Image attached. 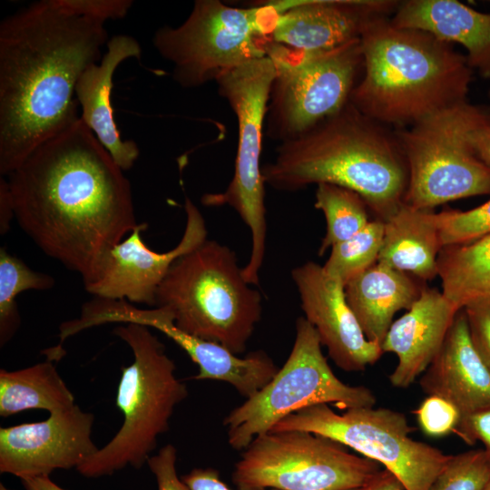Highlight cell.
<instances>
[{"label":"cell","instance_id":"cell-1","mask_svg":"<svg viewBox=\"0 0 490 490\" xmlns=\"http://www.w3.org/2000/svg\"><path fill=\"white\" fill-rule=\"evenodd\" d=\"M7 181L20 228L83 285L139 224L128 179L81 118L37 146Z\"/></svg>","mask_w":490,"mask_h":490},{"label":"cell","instance_id":"cell-2","mask_svg":"<svg viewBox=\"0 0 490 490\" xmlns=\"http://www.w3.org/2000/svg\"><path fill=\"white\" fill-rule=\"evenodd\" d=\"M104 23L56 0L34 2L0 24V173L10 175L40 144L80 118L84 70L102 58Z\"/></svg>","mask_w":490,"mask_h":490},{"label":"cell","instance_id":"cell-3","mask_svg":"<svg viewBox=\"0 0 490 490\" xmlns=\"http://www.w3.org/2000/svg\"><path fill=\"white\" fill-rule=\"evenodd\" d=\"M384 127L348 103L306 133L280 142L262 166L265 184L283 191L320 183L347 188L385 220L404 201L408 170L396 134Z\"/></svg>","mask_w":490,"mask_h":490},{"label":"cell","instance_id":"cell-4","mask_svg":"<svg viewBox=\"0 0 490 490\" xmlns=\"http://www.w3.org/2000/svg\"><path fill=\"white\" fill-rule=\"evenodd\" d=\"M359 39L364 73L349 103L367 117L403 127L466 102L473 69L453 44L388 16L371 19Z\"/></svg>","mask_w":490,"mask_h":490},{"label":"cell","instance_id":"cell-5","mask_svg":"<svg viewBox=\"0 0 490 490\" xmlns=\"http://www.w3.org/2000/svg\"><path fill=\"white\" fill-rule=\"evenodd\" d=\"M250 286L235 252L206 240L173 262L155 307L166 309L181 330L239 356L261 318V295Z\"/></svg>","mask_w":490,"mask_h":490},{"label":"cell","instance_id":"cell-6","mask_svg":"<svg viewBox=\"0 0 490 490\" xmlns=\"http://www.w3.org/2000/svg\"><path fill=\"white\" fill-rule=\"evenodd\" d=\"M113 332L133 354L132 363L122 368L116 396L124 418L113 439L76 468L89 478L110 475L128 466L141 468L158 436L169 429L175 407L188 395L164 345L148 327L122 323Z\"/></svg>","mask_w":490,"mask_h":490},{"label":"cell","instance_id":"cell-7","mask_svg":"<svg viewBox=\"0 0 490 490\" xmlns=\"http://www.w3.org/2000/svg\"><path fill=\"white\" fill-rule=\"evenodd\" d=\"M280 0L233 6L219 0H196L186 20L162 25L152 37L159 54L173 65L172 78L193 88L256 58L283 10Z\"/></svg>","mask_w":490,"mask_h":490},{"label":"cell","instance_id":"cell-8","mask_svg":"<svg viewBox=\"0 0 490 490\" xmlns=\"http://www.w3.org/2000/svg\"><path fill=\"white\" fill-rule=\"evenodd\" d=\"M490 118L464 102L440 110L396 132L408 182L404 203L419 210L490 194V167L475 154L468 133Z\"/></svg>","mask_w":490,"mask_h":490},{"label":"cell","instance_id":"cell-9","mask_svg":"<svg viewBox=\"0 0 490 490\" xmlns=\"http://www.w3.org/2000/svg\"><path fill=\"white\" fill-rule=\"evenodd\" d=\"M321 346L315 328L299 318L285 364L264 387L223 419L233 449L244 450L286 416L314 405L331 404L341 410L375 406L377 397L368 387L348 385L334 374Z\"/></svg>","mask_w":490,"mask_h":490},{"label":"cell","instance_id":"cell-10","mask_svg":"<svg viewBox=\"0 0 490 490\" xmlns=\"http://www.w3.org/2000/svg\"><path fill=\"white\" fill-rule=\"evenodd\" d=\"M274 75V65L265 55L232 69L215 81L220 95L236 116L238 146L234 173L228 187L221 192L206 193L201 198L205 206H230L250 229L251 251L242 271L250 285L260 282L266 249V184L260 157Z\"/></svg>","mask_w":490,"mask_h":490},{"label":"cell","instance_id":"cell-11","mask_svg":"<svg viewBox=\"0 0 490 490\" xmlns=\"http://www.w3.org/2000/svg\"><path fill=\"white\" fill-rule=\"evenodd\" d=\"M265 54L275 68L265 134L279 142L306 133L341 111L363 68L360 39L318 52L268 40Z\"/></svg>","mask_w":490,"mask_h":490},{"label":"cell","instance_id":"cell-12","mask_svg":"<svg viewBox=\"0 0 490 490\" xmlns=\"http://www.w3.org/2000/svg\"><path fill=\"white\" fill-rule=\"evenodd\" d=\"M381 469L335 440L286 430L256 436L231 476L238 490H347L365 484Z\"/></svg>","mask_w":490,"mask_h":490},{"label":"cell","instance_id":"cell-13","mask_svg":"<svg viewBox=\"0 0 490 490\" xmlns=\"http://www.w3.org/2000/svg\"><path fill=\"white\" fill-rule=\"evenodd\" d=\"M301 430L335 440L391 472L405 490H428L453 455L409 436L414 428L398 411L374 407L336 413L328 404L299 410L270 431Z\"/></svg>","mask_w":490,"mask_h":490},{"label":"cell","instance_id":"cell-14","mask_svg":"<svg viewBox=\"0 0 490 490\" xmlns=\"http://www.w3.org/2000/svg\"><path fill=\"white\" fill-rule=\"evenodd\" d=\"M184 210L185 229L173 249L160 253L148 248L142 237L148 225L139 223L110 250L95 278L84 285V289L97 298L125 299L155 307L157 289L173 262L207 240L201 212L188 197Z\"/></svg>","mask_w":490,"mask_h":490},{"label":"cell","instance_id":"cell-15","mask_svg":"<svg viewBox=\"0 0 490 490\" xmlns=\"http://www.w3.org/2000/svg\"><path fill=\"white\" fill-rule=\"evenodd\" d=\"M93 424V414L74 404L44 421L1 427L0 472L22 479L77 468L98 450Z\"/></svg>","mask_w":490,"mask_h":490},{"label":"cell","instance_id":"cell-16","mask_svg":"<svg viewBox=\"0 0 490 490\" xmlns=\"http://www.w3.org/2000/svg\"><path fill=\"white\" fill-rule=\"evenodd\" d=\"M305 318L315 328L333 362L347 372L363 371L383 355L368 340L348 304L345 285L308 261L291 271Z\"/></svg>","mask_w":490,"mask_h":490},{"label":"cell","instance_id":"cell-17","mask_svg":"<svg viewBox=\"0 0 490 490\" xmlns=\"http://www.w3.org/2000/svg\"><path fill=\"white\" fill-rule=\"evenodd\" d=\"M110 317L114 323H137L161 331L198 365L199 373L193 379L226 382L246 398L264 387L279 369L262 350L240 358L220 344L181 330L175 326L172 314L164 308L142 309L122 299L113 303Z\"/></svg>","mask_w":490,"mask_h":490},{"label":"cell","instance_id":"cell-18","mask_svg":"<svg viewBox=\"0 0 490 490\" xmlns=\"http://www.w3.org/2000/svg\"><path fill=\"white\" fill-rule=\"evenodd\" d=\"M390 0H283L270 41L305 52L333 49L358 40L366 24L389 16Z\"/></svg>","mask_w":490,"mask_h":490},{"label":"cell","instance_id":"cell-19","mask_svg":"<svg viewBox=\"0 0 490 490\" xmlns=\"http://www.w3.org/2000/svg\"><path fill=\"white\" fill-rule=\"evenodd\" d=\"M459 310L442 291L424 287L413 306L391 324L381 348L397 357L388 376L393 387L407 388L426 371Z\"/></svg>","mask_w":490,"mask_h":490},{"label":"cell","instance_id":"cell-20","mask_svg":"<svg viewBox=\"0 0 490 490\" xmlns=\"http://www.w3.org/2000/svg\"><path fill=\"white\" fill-rule=\"evenodd\" d=\"M419 385L427 396L452 403L461 417L490 407V369L472 341L463 309Z\"/></svg>","mask_w":490,"mask_h":490},{"label":"cell","instance_id":"cell-21","mask_svg":"<svg viewBox=\"0 0 490 490\" xmlns=\"http://www.w3.org/2000/svg\"><path fill=\"white\" fill-rule=\"evenodd\" d=\"M106 47L101 60L88 66L79 77L75 97L81 107V120L114 162L122 171H128L138 159L140 151L134 141L122 139L113 116L111 94L117 67L129 58L140 60L142 48L136 39L127 34L113 36Z\"/></svg>","mask_w":490,"mask_h":490},{"label":"cell","instance_id":"cell-22","mask_svg":"<svg viewBox=\"0 0 490 490\" xmlns=\"http://www.w3.org/2000/svg\"><path fill=\"white\" fill-rule=\"evenodd\" d=\"M390 21L397 27L461 44L470 67L490 78V14L456 0H408L398 4Z\"/></svg>","mask_w":490,"mask_h":490},{"label":"cell","instance_id":"cell-23","mask_svg":"<svg viewBox=\"0 0 490 490\" xmlns=\"http://www.w3.org/2000/svg\"><path fill=\"white\" fill-rule=\"evenodd\" d=\"M422 289L407 273L378 261L345 286L348 304L364 335L380 346L395 314L408 310Z\"/></svg>","mask_w":490,"mask_h":490},{"label":"cell","instance_id":"cell-24","mask_svg":"<svg viewBox=\"0 0 490 490\" xmlns=\"http://www.w3.org/2000/svg\"><path fill=\"white\" fill-rule=\"evenodd\" d=\"M384 222L377 261L422 280L438 276V255L443 248L437 213L406 203Z\"/></svg>","mask_w":490,"mask_h":490},{"label":"cell","instance_id":"cell-25","mask_svg":"<svg viewBox=\"0 0 490 490\" xmlns=\"http://www.w3.org/2000/svg\"><path fill=\"white\" fill-rule=\"evenodd\" d=\"M54 358L23 369L0 370V416L27 409L49 413L74 405V397L58 374Z\"/></svg>","mask_w":490,"mask_h":490},{"label":"cell","instance_id":"cell-26","mask_svg":"<svg viewBox=\"0 0 490 490\" xmlns=\"http://www.w3.org/2000/svg\"><path fill=\"white\" fill-rule=\"evenodd\" d=\"M437 264L442 293L458 309L490 297V234L443 247Z\"/></svg>","mask_w":490,"mask_h":490},{"label":"cell","instance_id":"cell-27","mask_svg":"<svg viewBox=\"0 0 490 490\" xmlns=\"http://www.w3.org/2000/svg\"><path fill=\"white\" fill-rule=\"evenodd\" d=\"M316 209L321 211L327 222L318 254L342 242L365 228L370 221L367 204L357 192L330 183L317 185Z\"/></svg>","mask_w":490,"mask_h":490},{"label":"cell","instance_id":"cell-28","mask_svg":"<svg viewBox=\"0 0 490 490\" xmlns=\"http://www.w3.org/2000/svg\"><path fill=\"white\" fill-rule=\"evenodd\" d=\"M54 285L48 274L31 270L20 259L0 249V344L8 342L20 325L15 298L23 291L46 290Z\"/></svg>","mask_w":490,"mask_h":490},{"label":"cell","instance_id":"cell-29","mask_svg":"<svg viewBox=\"0 0 490 490\" xmlns=\"http://www.w3.org/2000/svg\"><path fill=\"white\" fill-rule=\"evenodd\" d=\"M384 236V222L370 220L360 231L334 245L322 266L331 277L345 286L353 278L377 262Z\"/></svg>","mask_w":490,"mask_h":490},{"label":"cell","instance_id":"cell-30","mask_svg":"<svg viewBox=\"0 0 490 490\" xmlns=\"http://www.w3.org/2000/svg\"><path fill=\"white\" fill-rule=\"evenodd\" d=\"M490 479V460L484 449L452 456L428 490H483Z\"/></svg>","mask_w":490,"mask_h":490},{"label":"cell","instance_id":"cell-31","mask_svg":"<svg viewBox=\"0 0 490 490\" xmlns=\"http://www.w3.org/2000/svg\"><path fill=\"white\" fill-rule=\"evenodd\" d=\"M443 247L463 244L490 234V199L468 210H446L437 213Z\"/></svg>","mask_w":490,"mask_h":490},{"label":"cell","instance_id":"cell-32","mask_svg":"<svg viewBox=\"0 0 490 490\" xmlns=\"http://www.w3.org/2000/svg\"><path fill=\"white\" fill-rule=\"evenodd\" d=\"M421 430L428 436L441 437L454 433L461 414L449 401L427 396L414 411Z\"/></svg>","mask_w":490,"mask_h":490},{"label":"cell","instance_id":"cell-33","mask_svg":"<svg viewBox=\"0 0 490 490\" xmlns=\"http://www.w3.org/2000/svg\"><path fill=\"white\" fill-rule=\"evenodd\" d=\"M463 309L472 341L490 369V297L473 301Z\"/></svg>","mask_w":490,"mask_h":490},{"label":"cell","instance_id":"cell-34","mask_svg":"<svg viewBox=\"0 0 490 490\" xmlns=\"http://www.w3.org/2000/svg\"><path fill=\"white\" fill-rule=\"evenodd\" d=\"M64 9L105 23L123 18L131 6L130 0H56Z\"/></svg>","mask_w":490,"mask_h":490},{"label":"cell","instance_id":"cell-35","mask_svg":"<svg viewBox=\"0 0 490 490\" xmlns=\"http://www.w3.org/2000/svg\"><path fill=\"white\" fill-rule=\"evenodd\" d=\"M176 460L177 451L172 444L162 447L157 455L147 460V465L155 476L158 490H191L177 475Z\"/></svg>","mask_w":490,"mask_h":490},{"label":"cell","instance_id":"cell-36","mask_svg":"<svg viewBox=\"0 0 490 490\" xmlns=\"http://www.w3.org/2000/svg\"><path fill=\"white\" fill-rule=\"evenodd\" d=\"M454 434L468 445L480 441L490 460V407L462 416Z\"/></svg>","mask_w":490,"mask_h":490},{"label":"cell","instance_id":"cell-37","mask_svg":"<svg viewBox=\"0 0 490 490\" xmlns=\"http://www.w3.org/2000/svg\"><path fill=\"white\" fill-rule=\"evenodd\" d=\"M181 480L191 490H231L220 478L219 471L213 468H194L182 475Z\"/></svg>","mask_w":490,"mask_h":490},{"label":"cell","instance_id":"cell-38","mask_svg":"<svg viewBox=\"0 0 490 490\" xmlns=\"http://www.w3.org/2000/svg\"><path fill=\"white\" fill-rule=\"evenodd\" d=\"M468 142L478 159L490 167V118L468 133Z\"/></svg>","mask_w":490,"mask_h":490},{"label":"cell","instance_id":"cell-39","mask_svg":"<svg viewBox=\"0 0 490 490\" xmlns=\"http://www.w3.org/2000/svg\"><path fill=\"white\" fill-rule=\"evenodd\" d=\"M347 490H405L400 481L388 470L381 469L365 484Z\"/></svg>","mask_w":490,"mask_h":490},{"label":"cell","instance_id":"cell-40","mask_svg":"<svg viewBox=\"0 0 490 490\" xmlns=\"http://www.w3.org/2000/svg\"><path fill=\"white\" fill-rule=\"evenodd\" d=\"M15 219L13 201L8 181L0 179V232L8 231L11 220Z\"/></svg>","mask_w":490,"mask_h":490},{"label":"cell","instance_id":"cell-41","mask_svg":"<svg viewBox=\"0 0 490 490\" xmlns=\"http://www.w3.org/2000/svg\"><path fill=\"white\" fill-rule=\"evenodd\" d=\"M24 490H65L54 483L48 475L20 479Z\"/></svg>","mask_w":490,"mask_h":490},{"label":"cell","instance_id":"cell-42","mask_svg":"<svg viewBox=\"0 0 490 490\" xmlns=\"http://www.w3.org/2000/svg\"><path fill=\"white\" fill-rule=\"evenodd\" d=\"M483 490H490V479H489V481L487 482V484L485 485V486L484 487Z\"/></svg>","mask_w":490,"mask_h":490},{"label":"cell","instance_id":"cell-43","mask_svg":"<svg viewBox=\"0 0 490 490\" xmlns=\"http://www.w3.org/2000/svg\"><path fill=\"white\" fill-rule=\"evenodd\" d=\"M0 490H11L9 488H7L5 485L3 484H0Z\"/></svg>","mask_w":490,"mask_h":490},{"label":"cell","instance_id":"cell-44","mask_svg":"<svg viewBox=\"0 0 490 490\" xmlns=\"http://www.w3.org/2000/svg\"><path fill=\"white\" fill-rule=\"evenodd\" d=\"M488 94H489V97H490V90H489V93H488Z\"/></svg>","mask_w":490,"mask_h":490}]
</instances>
